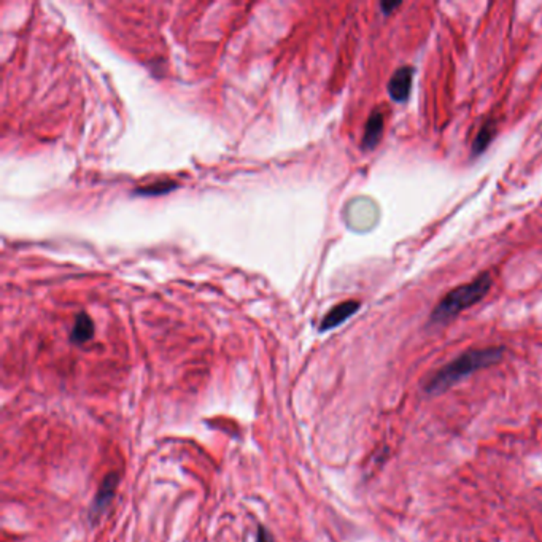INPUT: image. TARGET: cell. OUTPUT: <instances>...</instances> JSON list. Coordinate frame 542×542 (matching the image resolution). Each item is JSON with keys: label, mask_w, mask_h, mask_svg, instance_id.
Here are the masks:
<instances>
[{"label": "cell", "mask_w": 542, "mask_h": 542, "mask_svg": "<svg viewBox=\"0 0 542 542\" xmlns=\"http://www.w3.org/2000/svg\"><path fill=\"white\" fill-rule=\"evenodd\" d=\"M118 476L116 474H109L105 477L102 485H100L97 496L94 499V504L91 507V517H99L105 509H107L109 504L111 503V499L116 495V488H118Z\"/></svg>", "instance_id": "cell-5"}, {"label": "cell", "mask_w": 542, "mask_h": 542, "mask_svg": "<svg viewBox=\"0 0 542 542\" xmlns=\"http://www.w3.org/2000/svg\"><path fill=\"white\" fill-rule=\"evenodd\" d=\"M175 183H156V185H150V186H145V188H139L137 189V194H142V196H156V194H162V193H169V189L175 188Z\"/></svg>", "instance_id": "cell-9"}, {"label": "cell", "mask_w": 542, "mask_h": 542, "mask_svg": "<svg viewBox=\"0 0 542 542\" xmlns=\"http://www.w3.org/2000/svg\"><path fill=\"white\" fill-rule=\"evenodd\" d=\"M413 80V67L402 66L393 73L388 83V94L395 102H406L411 95Z\"/></svg>", "instance_id": "cell-3"}, {"label": "cell", "mask_w": 542, "mask_h": 542, "mask_svg": "<svg viewBox=\"0 0 542 542\" xmlns=\"http://www.w3.org/2000/svg\"><path fill=\"white\" fill-rule=\"evenodd\" d=\"M492 275L488 272H483L479 277L472 280L471 283L461 285L458 288L449 291V293L439 301V304L434 307L431 313V323H434V325H442V323H447L451 318H455L458 313L469 309L471 306L480 302L483 297L487 296L488 290L492 288Z\"/></svg>", "instance_id": "cell-2"}, {"label": "cell", "mask_w": 542, "mask_h": 542, "mask_svg": "<svg viewBox=\"0 0 542 542\" xmlns=\"http://www.w3.org/2000/svg\"><path fill=\"white\" fill-rule=\"evenodd\" d=\"M258 542H274V538H272V534L269 533V530H265L264 527H259Z\"/></svg>", "instance_id": "cell-10"}, {"label": "cell", "mask_w": 542, "mask_h": 542, "mask_svg": "<svg viewBox=\"0 0 542 542\" xmlns=\"http://www.w3.org/2000/svg\"><path fill=\"white\" fill-rule=\"evenodd\" d=\"M503 353L504 350L501 347L469 350V352L463 353L447 366H444V368L428 382L427 391L442 393L451 385H455L456 382L463 379V377L472 374V372L498 363V361L503 358Z\"/></svg>", "instance_id": "cell-1"}, {"label": "cell", "mask_w": 542, "mask_h": 542, "mask_svg": "<svg viewBox=\"0 0 542 542\" xmlns=\"http://www.w3.org/2000/svg\"><path fill=\"white\" fill-rule=\"evenodd\" d=\"M384 124H385V120L380 111H374V113L369 116L363 136L364 150H372V148L377 147V143H379L382 139V134H384Z\"/></svg>", "instance_id": "cell-6"}, {"label": "cell", "mask_w": 542, "mask_h": 542, "mask_svg": "<svg viewBox=\"0 0 542 542\" xmlns=\"http://www.w3.org/2000/svg\"><path fill=\"white\" fill-rule=\"evenodd\" d=\"M359 306L361 304L358 301H345V302H341V304H337L336 307H334V309H331L326 313L325 318H323V321L320 325V331H329V329L342 325L347 318H350L353 315V313L358 312Z\"/></svg>", "instance_id": "cell-4"}, {"label": "cell", "mask_w": 542, "mask_h": 542, "mask_svg": "<svg viewBox=\"0 0 542 542\" xmlns=\"http://www.w3.org/2000/svg\"><path fill=\"white\" fill-rule=\"evenodd\" d=\"M495 134H496V121L488 120L487 123L480 127V131L477 132L476 140L472 143V155H480V153L490 145Z\"/></svg>", "instance_id": "cell-8"}, {"label": "cell", "mask_w": 542, "mask_h": 542, "mask_svg": "<svg viewBox=\"0 0 542 542\" xmlns=\"http://www.w3.org/2000/svg\"><path fill=\"white\" fill-rule=\"evenodd\" d=\"M94 336V323L91 317H88L86 313H80L75 318V325H73L71 339L75 344H84Z\"/></svg>", "instance_id": "cell-7"}, {"label": "cell", "mask_w": 542, "mask_h": 542, "mask_svg": "<svg viewBox=\"0 0 542 542\" xmlns=\"http://www.w3.org/2000/svg\"><path fill=\"white\" fill-rule=\"evenodd\" d=\"M400 5H401V2H382L380 7H382V10H384L385 15H390L393 10L400 7Z\"/></svg>", "instance_id": "cell-11"}]
</instances>
